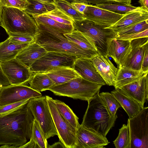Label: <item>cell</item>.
<instances>
[{"mask_svg":"<svg viewBox=\"0 0 148 148\" xmlns=\"http://www.w3.org/2000/svg\"><path fill=\"white\" fill-rule=\"evenodd\" d=\"M2 70L10 84L25 85L29 83L33 73L16 58L1 63Z\"/></svg>","mask_w":148,"mask_h":148,"instance_id":"4fadbf2b","label":"cell"},{"mask_svg":"<svg viewBox=\"0 0 148 148\" xmlns=\"http://www.w3.org/2000/svg\"><path fill=\"white\" fill-rule=\"evenodd\" d=\"M18 148H38V147L36 144L30 138V140L24 145L20 146Z\"/></svg>","mask_w":148,"mask_h":148,"instance_id":"bcb514c9","label":"cell"},{"mask_svg":"<svg viewBox=\"0 0 148 148\" xmlns=\"http://www.w3.org/2000/svg\"><path fill=\"white\" fill-rule=\"evenodd\" d=\"M65 148L64 145L60 141L55 143L51 145H48L47 148Z\"/></svg>","mask_w":148,"mask_h":148,"instance_id":"c3c4849f","label":"cell"},{"mask_svg":"<svg viewBox=\"0 0 148 148\" xmlns=\"http://www.w3.org/2000/svg\"><path fill=\"white\" fill-rule=\"evenodd\" d=\"M1 87V86H0V88Z\"/></svg>","mask_w":148,"mask_h":148,"instance_id":"db71d44e","label":"cell"},{"mask_svg":"<svg viewBox=\"0 0 148 148\" xmlns=\"http://www.w3.org/2000/svg\"><path fill=\"white\" fill-rule=\"evenodd\" d=\"M53 101L58 111L62 116L76 130L80 125L78 118L71 109L64 102L57 99Z\"/></svg>","mask_w":148,"mask_h":148,"instance_id":"f546056e","label":"cell"},{"mask_svg":"<svg viewBox=\"0 0 148 148\" xmlns=\"http://www.w3.org/2000/svg\"><path fill=\"white\" fill-rule=\"evenodd\" d=\"M76 148H102L110 143L106 137L81 125L76 130Z\"/></svg>","mask_w":148,"mask_h":148,"instance_id":"9a60e30c","label":"cell"},{"mask_svg":"<svg viewBox=\"0 0 148 148\" xmlns=\"http://www.w3.org/2000/svg\"><path fill=\"white\" fill-rule=\"evenodd\" d=\"M42 96L40 92L25 85L10 84L1 86L0 88V106Z\"/></svg>","mask_w":148,"mask_h":148,"instance_id":"8fae6325","label":"cell"},{"mask_svg":"<svg viewBox=\"0 0 148 148\" xmlns=\"http://www.w3.org/2000/svg\"><path fill=\"white\" fill-rule=\"evenodd\" d=\"M119 88L136 101L143 108L148 98V73H144L138 80Z\"/></svg>","mask_w":148,"mask_h":148,"instance_id":"2e32d148","label":"cell"},{"mask_svg":"<svg viewBox=\"0 0 148 148\" xmlns=\"http://www.w3.org/2000/svg\"><path fill=\"white\" fill-rule=\"evenodd\" d=\"M29 106L35 119L38 123L47 140L57 135L46 96L30 99Z\"/></svg>","mask_w":148,"mask_h":148,"instance_id":"ba28073f","label":"cell"},{"mask_svg":"<svg viewBox=\"0 0 148 148\" xmlns=\"http://www.w3.org/2000/svg\"><path fill=\"white\" fill-rule=\"evenodd\" d=\"M10 84L2 70L0 63V86H4Z\"/></svg>","mask_w":148,"mask_h":148,"instance_id":"f6af8a7d","label":"cell"},{"mask_svg":"<svg viewBox=\"0 0 148 148\" xmlns=\"http://www.w3.org/2000/svg\"><path fill=\"white\" fill-rule=\"evenodd\" d=\"M29 99L0 106V114L11 112L19 108L27 103Z\"/></svg>","mask_w":148,"mask_h":148,"instance_id":"ab89813d","label":"cell"},{"mask_svg":"<svg viewBox=\"0 0 148 148\" xmlns=\"http://www.w3.org/2000/svg\"><path fill=\"white\" fill-rule=\"evenodd\" d=\"M69 2L71 3L72 2H82L85 3V0H64Z\"/></svg>","mask_w":148,"mask_h":148,"instance_id":"681fc988","label":"cell"},{"mask_svg":"<svg viewBox=\"0 0 148 148\" xmlns=\"http://www.w3.org/2000/svg\"><path fill=\"white\" fill-rule=\"evenodd\" d=\"M130 148H148V107H144L127 121Z\"/></svg>","mask_w":148,"mask_h":148,"instance_id":"52a82bcc","label":"cell"},{"mask_svg":"<svg viewBox=\"0 0 148 148\" xmlns=\"http://www.w3.org/2000/svg\"><path fill=\"white\" fill-rule=\"evenodd\" d=\"M99 92L88 102L81 125L106 137L117 118L112 116L99 96Z\"/></svg>","mask_w":148,"mask_h":148,"instance_id":"3957f363","label":"cell"},{"mask_svg":"<svg viewBox=\"0 0 148 148\" xmlns=\"http://www.w3.org/2000/svg\"><path fill=\"white\" fill-rule=\"evenodd\" d=\"M131 40L115 38L107 40L106 55L113 60L118 67L130 46Z\"/></svg>","mask_w":148,"mask_h":148,"instance_id":"ffe728a7","label":"cell"},{"mask_svg":"<svg viewBox=\"0 0 148 148\" xmlns=\"http://www.w3.org/2000/svg\"><path fill=\"white\" fill-rule=\"evenodd\" d=\"M73 68L80 76L88 81L102 86L106 84L90 59H77L74 63Z\"/></svg>","mask_w":148,"mask_h":148,"instance_id":"e0dca14e","label":"cell"},{"mask_svg":"<svg viewBox=\"0 0 148 148\" xmlns=\"http://www.w3.org/2000/svg\"><path fill=\"white\" fill-rule=\"evenodd\" d=\"M83 14L85 19L105 28L114 24L124 15L114 13L90 4L88 5Z\"/></svg>","mask_w":148,"mask_h":148,"instance_id":"5bb4252c","label":"cell"},{"mask_svg":"<svg viewBox=\"0 0 148 148\" xmlns=\"http://www.w3.org/2000/svg\"><path fill=\"white\" fill-rule=\"evenodd\" d=\"M118 68L113 85L115 89L138 80L144 73L141 70H136L122 66Z\"/></svg>","mask_w":148,"mask_h":148,"instance_id":"603a6c76","label":"cell"},{"mask_svg":"<svg viewBox=\"0 0 148 148\" xmlns=\"http://www.w3.org/2000/svg\"><path fill=\"white\" fill-rule=\"evenodd\" d=\"M45 73L55 83L59 84L67 82L80 75L71 67H62Z\"/></svg>","mask_w":148,"mask_h":148,"instance_id":"484cf974","label":"cell"},{"mask_svg":"<svg viewBox=\"0 0 148 148\" xmlns=\"http://www.w3.org/2000/svg\"><path fill=\"white\" fill-rule=\"evenodd\" d=\"M33 17L37 25L42 24L64 34L69 33L74 30L73 25L60 23L44 14Z\"/></svg>","mask_w":148,"mask_h":148,"instance_id":"f1b7e54d","label":"cell"},{"mask_svg":"<svg viewBox=\"0 0 148 148\" xmlns=\"http://www.w3.org/2000/svg\"><path fill=\"white\" fill-rule=\"evenodd\" d=\"M102 86L79 76L67 82L55 85L48 90L56 95L67 97L88 102L99 92Z\"/></svg>","mask_w":148,"mask_h":148,"instance_id":"5b68a950","label":"cell"},{"mask_svg":"<svg viewBox=\"0 0 148 148\" xmlns=\"http://www.w3.org/2000/svg\"><path fill=\"white\" fill-rule=\"evenodd\" d=\"M147 45L148 37L131 40L130 46L121 60L120 66L141 70L145 51Z\"/></svg>","mask_w":148,"mask_h":148,"instance_id":"7c38bea8","label":"cell"},{"mask_svg":"<svg viewBox=\"0 0 148 148\" xmlns=\"http://www.w3.org/2000/svg\"><path fill=\"white\" fill-rule=\"evenodd\" d=\"M31 138L38 147V148H47L48 144L38 123L34 119Z\"/></svg>","mask_w":148,"mask_h":148,"instance_id":"d6a6232c","label":"cell"},{"mask_svg":"<svg viewBox=\"0 0 148 148\" xmlns=\"http://www.w3.org/2000/svg\"><path fill=\"white\" fill-rule=\"evenodd\" d=\"M64 34L69 41L77 45L93 57L99 54L92 43L80 32L74 29L71 33Z\"/></svg>","mask_w":148,"mask_h":148,"instance_id":"d4e9b609","label":"cell"},{"mask_svg":"<svg viewBox=\"0 0 148 148\" xmlns=\"http://www.w3.org/2000/svg\"><path fill=\"white\" fill-rule=\"evenodd\" d=\"M2 6L0 3V24L1 21V15L2 13Z\"/></svg>","mask_w":148,"mask_h":148,"instance_id":"f5cc1de1","label":"cell"},{"mask_svg":"<svg viewBox=\"0 0 148 148\" xmlns=\"http://www.w3.org/2000/svg\"><path fill=\"white\" fill-rule=\"evenodd\" d=\"M138 3L145 10L148 11V0H140Z\"/></svg>","mask_w":148,"mask_h":148,"instance_id":"7dc6e473","label":"cell"},{"mask_svg":"<svg viewBox=\"0 0 148 148\" xmlns=\"http://www.w3.org/2000/svg\"><path fill=\"white\" fill-rule=\"evenodd\" d=\"M38 32L34 41L47 52L55 51L73 55L78 58L91 59V55L74 43L69 41L64 33L42 24L37 25Z\"/></svg>","mask_w":148,"mask_h":148,"instance_id":"7a4b0ae2","label":"cell"},{"mask_svg":"<svg viewBox=\"0 0 148 148\" xmlns=\"http://www.w3.org/2000/svg\"><path fill=\"white\" fill-rule=\"evenodd\" d=\"M146 37H148V29L139 33L121 36L115 38L122 40H132L135 39Z\"/></svg>","mask_w":148,"mask_h":148,"instance_id":"b9f144b4","label":"cell"},{"mask_svg":"<svg viewBox=\"0 0 148 148\" xmlns=\"http://www.w3.org/2000/svg\"><path fill=\"white\" fill-rule=\"evenodd\" d=\"M56 8L60 10L73 20L80 21L85 19L83 14L76 10L71 3L64 0H53Z\"/></svg>","mask_w":148,"mask_h":148,"instance_id":"4dcf8cb0","label":"cell"},{"mask_svg":"<svg viewBox=\"0 0 148 148\" xmlns=\"http://www.w3.org/2000/svg\"><path fill=\"white\" fill-rule=\"evenodd\" d=\"M2 7L16 8L24 10L29 4L27 0H0Z\"/></svg>","mask_w":148,"mask_h":148,"instance_id":"74e56055","label":"cell"},{"mask_svg":"<svg viewBox=\"0 0 148 148\" xmlns=\"http://www.w3.org/2000/svg\"><path fill=\"white\" fill-rule=\"evenodd\" d=\"M111 93L130 118L138 114L142 109L139 103L118 88L112 91Z\"/></svg>","mask_w":148,"mask_h":148,"instance_id":"7402d4cb","label":"cell"},{"mask_svg":"<svg viewBox=\"0 0 148 148\" xmlns=\"http://www.w3.org/2000/svg\"><path fill=\"white\" fill-rule=\"evenodd\" d=\"M148 19V11L141 7L124 14L122 17L112 25L106 28L112 29L117 33L121 29L136 23Z\"/></svg>","mask_w":148,"mask_h":148,"instance_id":"d6986e66","label":"cell"},{"mask_svg":"<svg viewBox=\"0 0 148 148\" xmlns=\"http://www.w3.org/2000/svg\"><path fill=\"white\" fill-rule=\"evenodd\" d=\"M67 53L48 51L34 62L29 68L33 73L47 72L62 67L72 68L78 59Z\"/></svg>","mask_w":148,"mask_h":148,"instance_id":"9c48e42d","label":"cell"},{"mask_svg":"<svg viewBox=\"0 0 148 148\" xmlns=\"http://www.w3.org/2000/svg\"><path fill=\"white\" fill-rule=\"evenodd\" d=\"M72 7L79 12L83 14L88 4L82 2L71 3Z\"/></svg>","mask_w":148,"mask_h":148,"instance_id":"ee69618b","label":"cell"},{"mask_svg":"<svg viewBox=\"0 0 148 148\" xmlns=\"http://www.w3.org/2000/svg\"><path fill=\"white\" fill-rule=\"evenodd\" d=\"M91 60L106 84L113 86L118 69L107 55L99 54L92 58Z\"/></svg>","mask_w":148,"mask_h":148,"instance_id":"ac0fdd59","label":"cell"},{"mask_svg":"<svg viewBox=\"0 0 148 148\" xmlns=\"http://www.w3.org/2000/svg\"><path fill=\"white\" fill-rule=\"evenodd\" d=\"M132 0H85L87 4L96 5L105 3H115L125 5H131Z\"/></svg>","mask_w":148,"mask_h":148,"instance_id":"60d3db41","label":"cell"},{"mask_svg":"<svg viewBox=\"0 0 148 148\" xmlns=\"http://www.w3.org/2000/svg\"><path fill=\"white\" fill-rule=\"evenodd\" d=\"M99 8L105 9L117 14H125L137 8L130 5L115 3H105L94 5Z\"/></svg>","mask_w":148,"mask_h":148,"instance_id":"836d02e7","label":"cell"},{"mask_svg":"<svg viewBox=\"0 0 148 148\" xmlns=\"http://www.w3.org/2000/svg\"><path fill=\"white\" fill-rule=\"evenodd\" d=\"M141 70L144 73H148V45L145 48L141 66Z\"/></svg>","mask_w":148,"mask_h":148,"instance_id":"7bdbcfd3","label":"cell"},{"mask_svg":"<svg viewBox=\"0 0 148 148\" xmlns=\"http://www.w3.org/2000/svg\"><path fill=\"white\" fill-rule=\"evenodd\" d=\"M8 38L13 42L18 44L32 43L34 41V37L27 35L10 34Z\"/></svg>","mask_w":148,"mask_h":148,"instance_id":"f35d334b","label":"cell"},{"mask_svg":"<svg viewBox=\"0 0 148 148\" xmlns=\"http://www.w3.org/2000/svg\"><path fill=\"white\" fill-rule=\"evenodd\" d=\"M0 148H16V147L9 145H2L0 147Z\"/></svg>","mask_w":148,"mask_h":148,"instance_id":"f907efd6","label":"cell"},{"mask_svg":"<svg viewBox=\"0 0 148 148\" xmlns=\"http://www.w3.org/2000/svg\"><path fill=\"white\" fill-rule=\"evenodd\" d=\"M148 29V19L128 26L116 33L115 38L139 33Z\"/></svg>","mask_w":148,"mask_h":148,"instance_id":"d590c367","label":"cell"},{"mask_svg":"<svg viewBox=\"0 0 148 148\" xmlns=\"http://www.w3.org/2000/svg\"><path fill=\"white\" fill-rule=\"evenodd\" d=\"M43 14L60 23L73 25V20L64 12L56 8L53 10Z\"/></svg>","mask_w":148,"mask_h":148,"instance_id":"8d00e7d4","label":"cell"},{"mask_svg":"<svg viewBox=\"0 0 148 148\" xmlns=\"http://www.w3.org/2000/svg\"><path fill=\"white\" fill-rule=\"evenodd\" d=\"M28 102L11 112L0 114V145L18 148L30 140L34 118Z\"/></svg>","mask_w":148,"mask_h":148,"instance_id":"6da1fadb","label":"cell"},{"mask_svg":"<svg viewBox=\"0 0 148 148\" xmlns=\"http://www.w3.org/2000/svg\"><path fill=\"white\" fill-rule=\"evenodd\" d=\"M73 25L75 30L81 33L92 43L99 54L106 55L107 40L115 38L116 34L114 30L85 18L80 21L73 20Z\"/></svg>","mask_w":148,"mask_h":148,"instance_id":"8992f818","label":"cell"},{"mask_svg":"<svg viewBox=\"0 0 148 148\" xmlns=\"http://www.w3.org/2000/svg\"><path fill=\"white\" fill-rule=\"evenodd\" d=\"M99 95L111 115L115 116L117 110L121 106L114 96L111 93L108 92H102Z\"/></svg>","mask_w":148,"mask_h":148,"instance_id":"1f68e13d","label":"cell"},{"mask_svg":"<svg viewBox=\"0 0 148 148\" xmlns=\"http://www.w3.org/2000/svg\"><path fill=\"white\" fill-rule=\"evenodd\" d=\"M43 2H46L49 3H53V0H37Z\"/></svg>","mask_w":148,"mask_h":148,"instance_id":"816d5d0a","label":"cell"},{"mask_svg":"<svg viewBox=\"0 0 148 148\" xmlns=\"http://www.w3.org/2000/svg\"><path fill=\"white\" fill-rule=\"evenodd\" d=\"M29 83V87L39 92L48 90L55 83L45 72L33 73Z\"/></svg>","mask_w":148,"mask_h":148,"instance_id":"4316f807","label":"cell"},{"mask_svg":"<svg viewBox=\"0 0 148 148\" xmlns=\"http://www.w3.org/2000/svg\"><path fill=\"white\" fill-rule=\"evenodd\" d=\"M47 52L43 47L34 41L23 49L15 58L29 68L34 62Z\"/></svg>","mask_w":148,"mask_h":148,"instance_id":"44dd1931","label":"cell"},{"mask_svg":"<svg viewBox=\"0 0 148 148\" xmlns=\"http://www.w3.org/2000/svg\"><path fill=\"white\" fill-rule=\"evenodd\" d=\"M30 43H16L11 41L8 38L0 42V63L15 58L18 54Z\"/></svg>","mask_w":148,"mask_h":148,"instance_id":"cb8c5ba5","label":"cell"},{"mask_svg":"<svg viewBox=\"0 0 148 148\" xmlns=\"http://www.w3.org/2000/svg\"><path fill=\"white\" fill-rule=\"evenodd\" d=\"M51 112L60 141L66 148H76L77 140V130L72 126L62 116L57 110L53 99L46 95Z\"/></svg>","mask_w":148,"mask_h":148,"instance_id":"30bf717a","label":"cell"},{"mask_svg":"<svg viewBox=\"0 0 148 148\" xmlns=\"http://www.w3.org/2000/svg\"><path fill=\"white\" fill-rule=\"evenodd\" d=\"M113 142L116 148H130V136L127 125H123L119 129L117 137Z\"/></svg>","mask_w":148,"mask_h":148,"instance_id":"e575fe53","label":"cell"},{"mask_svg":"<svg viewBox=\"0 0 148 148\" xmlns=\"http://www.w3.org/2000/svg\"><path fill=\"white\" fill-rule=\"evenodd\" d=\"M0 25L8 35H27L34 37L38 29L34 18L23 10L2 7Z\"/></svg>","mask_w":148,"mask_h":148,"instance_id":"277c9868","label":"cell"},{"mask_svg":"<svg viewBox=\"0 0 148 148\" xmlns=\"http://www.w3.org/2000/svg\"><path fill=\"white\" fill-rule=\"evenodd\" d=\"M29 4L24 10L32 17L47 13L56 7L53 3H49L37 0H27Z\"/></svg>","mask_w":148,"mask_h":148,"instance_id":"83f0119b","label":"cell"}]
</instances>
